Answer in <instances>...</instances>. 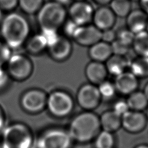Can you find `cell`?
I'll list each match as a JSON object with an SVG mask.
<instances>
[{
	"label": "cell",
	"mask_w": 148,
	"mask_h": 148,
	"mask_svg": "<svg viewBox=\"0 0 148 148\" xmlns=\"http://www.w3.org/2000/svg\"><path fill=\"white\" fill-rule=\"evenodd\" d=\"M73 1H87V0H72Z\"/></svg>",
	"instance_id": "obj_45"
},
{
	"label": "cell",
	"mask_w": 148,
	"mask_h": 148,
	"mask_svg": "<svg viewBox=\"0 0 148 148\" xmlns=\"http://www.w3.org/2000/svg\"><path fill=\"white\" fill-rule=\"evenodd\" d=\"M8 73L18 80L28 78L32 73L33 65L31 60L21 54H12L7 62Z\"/></svg>",
	"instance_id": "obj_7"
},
{
	"label": "cell",
	"mask_w": 148,
	"mask_h": 148,
	"mask_svg": "<svg viewBox=\"0 0 148 148\" xmlns=\"http://www.w3.org/2000/svg\"><path fill=\"white\" fill-rule=\"evenodd\" d=\"M18 4V0H0V9L2 12H12Z\"/></svg>",
	"instance_id": "obj_33"
},
{
	"label": "cell",
	"mask_w": 148,
	"mask_h": 148,
	"mask_svg": "<svg viewBox=\"0 0 148 148\" xmlns=\"http://www.w3.org/2000/svg\"><path fill=\"white\" fill-rule=\"evenodd\" d=\"M101 130L99 117L91 111H86L73 119L68 133L72 140L86 143L94 140Z\"/></svg>",
	"instance_id": "obj_2"
},
{
	"label": "cell",
	"mask_w": 148,
	"mask_h": 148,
	"mask_svg": "<svg viewBox=\"0 0 148 148\" xmlns=\"http://www.w3.org/2000/svg\"><path fill=\"white\" fill-rule=\"evenodd\" d=\"M134 148H148V144H146V143L139 144L136 145Z\"/></svg>",
	"instance_id": "obj_42"
},
{
	"label": "cell",
	"mask_w": 148,
	"mask_h": 148,
	"mask_svg": "<svg viewBox=\"0 0 148 148\" xmlns=\"http://www.w3.org/2000/svg\"><path fill=\"white\" fill-rule=\"evenodd\" d=\"M140 9L148 14V0H139Z\"/></svg>",
	"instance_id": "obj_37"
},
{
	"label": "cell",
	"mask_w": 148,
	"mask_h": 148,
	"mask_svg": "<svg viewBox=\"0 0 148 148\" xmlns=\"http://www.w3.org/2000/svg\"><path fill=\"white\" fill-rule=\"evenodd\" d=\"M126 101L131 110L141 112L148 106V99L143 91L133 92L128 95Z\"/></svg>",
	"instance_id": "obj_21"
},
{
	"label": "cell",
	"mask_w": 148,
	"mask_h": 148,
	"mask_svg": "<svg viewBox=\"0 0 148 148\" xmlns=\"http://www.w3.org/2000/svg\"><path fill=\"white\" fill-rule=\"evenodd\" d=\"M36 14L41 31L58 32L68 18L66 7L53 0L45 2Z\"/></svg>",
	"instance_id": "obj_3"
},
{
	"label": "cell",
	"mask_w": 148,
	"mask_h": 148,
	"mask_svg": "<svg viewBox=\"0 0 148 148\" xmlns=\"http://www.w3.org/2000/svg\"><path fill=\"white\" fill-rule=\"evenodd\" d=\"M134 36L135 34L127 28L116 32V39L130 46L132 45Z\"/></svg>",
	"instance_id": "obj_29"
},
{
	"label": "cell",
	"mask_w": 148,
	"mask_h": 148,
	"mask_svg": "<svg viewBox=\"0 0 148 148\" xmlns=\"http://www.w3.org/2000/svg\"><path fill=\"white\" fill-rule=\"evenodd\" d=\"M146 30L148 31V23H147V29Z\"/></svg>",
	"instance_id": "obj_47"
},
{
	"label": "cell",
	"mask_w": 148,
	"mask_h": 148,
	"mask_svg": "<svg viewBox=\"0 0 148 148\" xmlns=\"http://www.w3.org/2000/svg\"><path fill=\"white\" fill-rule=\"evenodd\" d=\"M113 54L124 56L129 51L130 46L127 45L117 39L110 43Z\"/></svg>",
	"instance_id": "obj_30"
},
{
	"label": "cell",
	"mask_w": 148,
	"mask_h": 148,
	"mask_svg": "<svg viewBox=\"0 0 148 148\" xmlns=\"http://www.w3.org/2000/svg\"><path fill=\"white\" fill-rule=\"evenodd\" d=\"M78 26L79 25L76 24L74 22H73L68 17L62 27L65 36L68 38L70 37L72 38L75 31H76Z\"/></svg>",
	"instance_id": "obj_32"
},
{
	"label": "cell",
	"mask_w": 148,
	"mask_h": 148,
	"mask_svg": "<svg viewBox=\"0 0 148 148\" xmlns=\"http://www.w3.org/2000/svg\"><path fill=\"white\" fill-rule=\"evenodd\" d=\"M46 107L54 116L65 117L72 112L74 102L68 92L62 90H56L47 96Z\"/></svg>",
	"instance_id": "obj_5"
},
{
	"label": "cell",
	"mask_w": 148,
	"mask_h": 148,
	"mask_svg": "<svg viewBox=\"0 0 148 148\" xmlns=\"http://www.w3.org/2000/svg\"><path fill=\"white\" fill-rule=\"evenodd\" d=\"M94 9L87 1H73L67 10L68 17L77 25L91 24Z\"/></svg>",
	"instance_id": "obj_8"
},
{
	"label": "cell",
	"mask_w": 148,
	"mask_h": 148,
	"mask_svg": "<svg viewBox=\"0 0 148 148\" xmlns=\"http://www.w3.org/2000/svg\"><path fill=\"white\" fill-rule=\"evenodd\" d=\"M0 143L2 148H32L34 138L29 128L18 123L3 130Z\"/></svg>",
	"instance_id": "obj_4"
},
{
	"label": "cell",
	"mask_w": 148,
	"mask_h": 148,
	"mask_svg": "<svg viewBox=\"0 0 148 148\" xmlns=\"http://www.w3.org/2000/svg\"><path fill=\"white\" fill-rule=\"evenodd\" d=\"M5 119L4 113L2 109L0 106V131L3 130L5 125Z\"/></svg>",
	"instance_id": "obj_38"
},
{
	"label": "cell",
	"mask_w": 148,
	"mask_h": 148,
	"mask_svg": "<svg viewBox=\"0 0 148 148\" xmlns=\"http://www.w3.org/2000/svg\"><path fill=\"white\" fill-rule=\"evenodd\" d=\"M3 18V12L2 11V10L0 9V24Z\"/></svg>",
	"instance_id": "obj_43"
},
{
	"label": "cell",
	"mask_w": 148,
	"mask_h": 148,
	"mask_svg": "<svg viewBox=\"0 0 148 148\" xmlns=\"http://www.w3.org/2000/svg\"><path fill=\"white\" fill-rule=\"evenodd\" d=\"M116 91L124 95H130L136 91L139 83L138 77L131 72L125 71L116 76L114 83Z\"/></svg>",
	"instance_id": "obj_16"
},
{
	"label": "cell",
	"mask_w": 148,
	"mask_h": 148,
	"mask_svg": "<svg viewBox=\"0 0 148 148\" xmlns=\"http://www.w3.org/2000/svg\"><path fill=\"white\" fill-rule=\"evenodd\" d=\"M129 65V62L124 56L112 54L111 57L106 61V68L108 73L113 76H117L126 71L127 67Z\"/></svg>",
	"instance_id": "obj_20"
},
{
	"label": "cell",
	"mask_w": 148,
	"mask_h": 148,
	"mask_svg": "<svg viewBox=\"0 0 148 148\" xmlns=\"http://www.w3.org/2000/svg\"><path fill=\"white\" fill-rule=\"evenodd\" d=\"M130 72L138 78L148 77V57L139 56L129 63Z\"/></svg>",
	"instance_id": "obj_22"
},
{
	"label": "cell",
	"mask_w": 148,
	"mask_h": 148,
	"mask_svg": "<svg viewBox=\"0 0 148 148\" xmlns=\"http://www.w3.org/2000/svg\"><path fill=\"white\" fill-rule=\"evenodd\" d=\"M97 87L102 98L110 99L114 96L116 91L114 84L106 80L98 84Z\"/></svg>",
	"instance_id": "obj_28"
},
{
	"label": "cell",
	"mask_w": 148,
	"mask_h": 148,
	"mask_svg": "<svg viewBox=\"0 0 148 148\" xmlns=\"http://www.w3.org/2000/svg\"><path fill=\"white\" fill-rule=\"evenodd\" d=\"M102 99L97 86L91 83L82 85L76 94L79 105L86 111H91L98 108Z\"/></svg>",
	"instance_id": "obj_9"
},
{
	"label": "cell",
	"mask_w": 148,
	"mask_h": 148,
	"mask_svg": "<svg viewBox=\"0 0 148 148\" xmlns=\"http://www.w3.org/2000/svg\"><path fill=\"white\" fill-rule=\"evenodd\" d=\"M11 55V49L5 43L0 40V67L7 63Z\"/></svg>",
	"instance_id": "obj_31"
},
{
	"label": "cell",
	"mask_w": 148,
	"mask_h": 148,
	"mask_svg": "<svg viewBox=\"0 0 148 148\" xmlns=\"http://www.w3.org/2000/svg\"><path fill=\"white\" fill-rule=\"evenodd\" d=\"M112 0H92V1L99 6H108Z\"/></svg>",
	"instance_id": "obj_39"
},
{
	"label": "cell",
	"mask_w": 148,
	"mask_h": 148,
	"mask_svg": "<svg viewBox=\"0 0 148 148\" xmlns=\"http://www.w3.org/2000/svg\"><path fill=\"white\" fill-rule=\"evenodd\" d=\"M143 93L145 94V95H146L147 99H148V82L146 84L145 87H144V90H143Z\"/></svg>",
	"instance_id": "obj_41"
},
{
	"label": "cell",
	"mask_w": 148,
	"mask_h": 148,
	"mask_svg": "<svg viewBox=\"0 0 148 148\" xmlns=\"http://www.w3.org/2000/svg\"><path fill=\"white\" fill-rule=\"evenodd\" d=\"M88 54L92 61L106 62L113 54L110 44L100 40L89 47Z\"/></svg>",
	"instance_id": "obj_18"
},
{
	"label": "cell",
	"mask_w": 148,
	"mask_h": 148,
	"mask_svg": "<svg viewBox=\"0 0 148 148\" xmlns=\"http://www.w3.org/2000/svg\"><path fill=\"white\" fill-rule=\"evenodd\" d=\"M8 73L2 67H0V90L3 88L8 82Z\"/></svg>",
	"instance_id": "obj_36"
},
{
	"label": "cell",
	"mask_w": 148,
	"mask_h": 148,
	"mask_svg": "<svg viewBox=\"0 0 148 148\" xmlns=\"http://www.w3.org/2000/svg\"><path fill=\"white\" fill-rule=\"evenodd\" d=\"M147 123L146 114L142 112L130 110L121 116V127L131 134H138L145 128Z\"/></svg>",
	"instance_id": "obj_12"
},
{
	"label": "cell",
	"mask_w": 148,
	"mask_h": 148,
	"mask_svg": "<svg viewBox=\"0 0 148 148\" xmlns=\"http://www.w3.org/2000/svg\"><path fill=\"white\" fill-rule=\"evenodd\" d=\"M132 45L138 56L148 57V31L146 30L135 34Z\"/></svg>",
	"instance_id": "obj_23"
},
{
	"label": "cell",
	"mask_w": 148,
	"mask_h": 148,
	"mask_svg": "<svg viewBox=\"0 0 148 148\" xmlns=\"http://www.w3.org/2000/svg\"><path fill=\"white\" fill-rule=\"evenodd\" d=\"M146 117H147V119H148V106H147V114H146Z\"/></svg>",
	"instance_id": "obj_44"
},
{
	"label": "cell",
	"mask_w": 148,
	"mask_h": 148,
	"mask_svg": "<svg viewBox=\"0 0 148 148\" xmlns=\"http://www.w3.org/2000/svg\"><path fill=\"white\" fill-rule=\"evenodd\" d=\"M101 32L92 24L78 26L72 38L78 45L90 47L101 39Z\"/></svg>",
	"instance_id": "obj_11"
},
{
	"label": "cell",
	"mask_w": 148,
	"mask_h": 148,
	"mask_svg": "<svg viewBox=\"0 0 148 148\" xmlns=\"http://www.w3.org/2000/svg\"><path fill=\"white\" fill-rule=\"evenodd\" d=\"M47 98V96L43 90L31 89L23 94L21 98V105L27 112L36 113L46 106Z\"/></svg>",
	"instance_id": "obj_10"
},
{
	"label": "cell",
	"mask_w": 148,
	"mask_h": 148,
	"mask_svg": "<svg viewBox=\"0 0 148 148\" xmlns=\"http://www.w3.org/2000/svg\"><path fill=\"white\" fill-rule=\"evenodd\" d=\"M99 117L101 127L103 131L113 134L121 127V116L113 110L103 112Z\"/></svg>",
	"instance_id": "obj_19"
},
{
	"label": "cell",
	"mask_w": 148,
	"mask_h": 148,
	"mask_svg": "<svg viewBox=\"0 0 148 148\" xmlns=\"http://www.w3.org/2000/svg\"><path fill=\"white\" fill-rule=\"evenodd\" d=\"M53 1H54L55 2H56L57 3L61 5L65 6L66 5H68L70 1H72V0H53Z\"/></svg>",
	"instance_id": "obj_40"
},
{
	"label": "cell",
	"mask_w": 148,
	"mask_h": 148,
	"mask_svg": "<svg viewBox=\"0 0 148 148\" xmlns=\"http://www.w3.org/2000/svg\"><path fill=\"white\" fill-rule=\"evenodd\" d=\"M30 26L28 20L22 14L10 12L0 24V32L3 42L11 49L20 47L28 38Z\"/></svg>",
	"instance_id": "obj_1"
},
{
	"label": "cell",
	"mask_w": 148,
	"mask_h": 148,
	"mask_svg": "<svg viewBox=\"0 0 148 148\" xmlns=\"http://www.w3.org/2000/svg\"><path fill=\"white\" fill-rule=\"evenodd\" d=\"M132 2H138L139 0H131Z\"/></svg>",
	"instance_id": "obj_46"
},
{
	"label": "cell",
	"mask_w": 148,
	"mask_h": 148,
	"mask_svg": "<svg viewBox=\"0 0 148 148\" xmlns=\"http://www.w3.org/2000/svg\"><path fill=\"white\" fill-rule=\"evenodd\" d=\"M95 148H113L114 146V138L113 134L101 131L94 139Z\"/></svg>",
	"instance_id": "obj_27"
},
{
	"label": "cell",
	"mask_w": 148,
	"mask_h": 148,
	"mask_svg": "<svg viewBox=\"0 0 148 148\" xmlns=\"http://www.w3.org/2000/svg\"><path fill=\"white\" fill-rule=\"evenodd\" d=\"M127 28L135 35L146 31L148 23V14L141 9H132L125 17Z\"/></svg>",
	"instance_id": "obj_14"
},
{
	"label": "cell",
	"mask_w": 148,
	"mask_h": 148,
	"mask_svg": "<svg viewBox=\"0 0 148 148\" xmlns=\"http://www.w3.org/2000/svg\"><path fill=\"white\" fill-rule=\"evenodd\" d=\"M45 2V0H18V6L25 14L32 15L38 13Z\"/></svg>",
	"instance_id": "obj_26"
},
{
	"label": "cell",
	"mask_w": 148,
	"mask_h": 148,
	"mask_svg": "<svg viewBox=\"0 0 148 148\" xmlns=\"http://www.w3.org/2000/svg\"><path fill=\"white\" fill-rule=\"evenodd\" d=\"M112 110L119 116H123L130 110V109L126 101L119 100L114 104Z\"/></svg>",
	"instance_id": "obj_34"
},
{
	"label": "cell",
	"mask_w": 148,
	"mask_h": 148,
	"mask_svg": "<svg viewBox=\"0 0 148 148\" xmlns=\"http://www.w3.org/2000/svg\"><path fill=\"white\" fill-rule=\"evenodd\" d=\"M132 2L131 0H112L109 5L116 17L125 18L132 9Z\"/></svg>",
	"instance_id": "obj_24"
},
{
	"label": "cell",
	"mask_w": 148,
	"mask_h": 148,
	"mask_svg": "<svg viewBox=\"0 0 148 148\" xmlns=\"http://www.w3.org/2000/svg\"><path fill=\"white\" fill-rule=\"evenodd\" d=\"M0 148H2L1 147V143H0Z\"/></svg>",
	"instance_id": "obj_48"
},
{
	"label": "cell",
	"mask_w": 148,
	"mask_h": 148,
	"mask_svg": "<svg viewBox=\"0 0 148 148\" xmlns=\"http://www.w3.org/2000/svg\"><path fill=\"white\" fill-rule=\"evenodd\" d=\"M116 39V32L112 29H109L102 31L101 40L108 43H112Z\"/></svg>",
	"instance_id": "obj_35"
},
{
	"label": "cell",
	"mask_w": 148,
	"mask_h": 148,
	"mask_svg": "<svg viewBox=\"0 0 148 148\" xmlns=\"http://www.w3.org/2000/svg\"><path fill=\"white\" fill-rule=\"evenodd\" d=\"M48 48L49 54L54 60L62 61L69 58L72 53V46L68 37L60 35L57 40Z\"/></svg>",
	"instance_id": "obj_15"
},
{
	"label": "cell",
	"mask_w": 148,
	"mask_h": 148,
	"mask_svg": "<svg viewBox=\"0 0 148 148\" xmlns=\"http://www.w3.org/2000/svg\"><path fill=\"white\" fill-rule=\"evenodd\" d=\"M47 47V42L40 33L29 38L27 42V49L31 53L38 54Z\"/></svg>",
	"instance_id": "obj_25"
},
{
	"label": "cell",
	"mask_w": 148,
	"mask_h": 148,
	"mask_svg": "<svg viewBox=\"0 0 148 148\" xmlns=\"http://www.w3.org/2000/svg\"><path fill=\"white\" fill-rule=\"evenodd\" d=\"M108 72L103 62L92 61L85 69V75L90 83L98 86L106 80Z\"/></svg>",
	"instance_id": "obj_17"
},
{
	"label": "cell",
	"mask_w": 148,
	"mask_h": 148,
	"mask_svg": "<svg viewBox=\"0 0 148 148\" xmlns=\"http://www.w3.org/2000/svg\"><path fill=\"white\" fill-rule=\"evenodd\" d=\"M72 139L68 131L61 128H50L39 136L36 148H71Z\"/></svg>",
	"instance_id": "obj_6"
},
{
	"label": "cell",
	"mask_w": 148,
	"mask_h": 148,
	"mask_svg": "<svg viewBox=\"0 0 148 148\" xmlns=\"http://www.w3.org/2000/svg\"><path fill=\"white\" fill-rule=\"evenodd\" d=\"M116 17L109 6H99L94 9L91 23L101 31H103L113 28Z\"/></svg>",
	"instance_id": "obj_13"
}]
</instances>
